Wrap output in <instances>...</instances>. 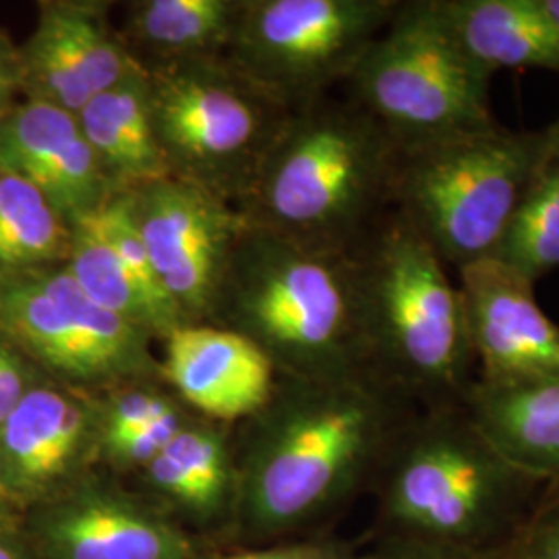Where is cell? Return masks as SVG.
I'll return each instance as SVG.
<instances>
[{
	"instance_id": "cell-31",
	"label": "cell",
	"mask_w": 559,
	"mask_h": 559,
	"mask_svg": "<svg viewBox=\"0 0 559 559\" xmlns=\"http://www.w3.org/2000/svg\"><path fill=\"white\" fill-rule=\"evenodd\" d=\"M359 559V558H357ZM360 559H477L471 554H464L459 549L441 547L425 540L408 539V537H394L388 545H383L380 551H376L369 558Z\"/></svg>"
},
{
	"instance_id": "cell-27",
	"label": "cell",
	"mask_w": 559,
	"mask_h": 559,
	"mask_svg": "<svg viewBox=\"0 0 559 559\" xmlns=\"http://www.w3.org/2000/svg\"><path fill=\"white\" fill-rule=\"evenodd\" d=\"M185 423L187 417L182 415L179 404H175L160 417L141 427L140 431L102 445L100 454L117 468H145L179 433Z\"/></svg>"
},
{
	"instance_id": "cell-32",
	"label": "cell",
	"mask_w": 559,
	"mask_h": 559,
	"mask_svg": "<svg viewBox=\"0 0 559 559\" xmlns=\"http://www.w3.org/2000/svg\"><path fill=\"white\" fill-rule=\"evenodd\" d=\"M21 512L17 506L11 500L4 483H2V475H0V533L4 535H17L20 531Z\"/></svg>"
},
{
	"instance_id": "cell-16",
	"label": "cell",
	"mask_w": 559,
	"mask_h": 559,
	"mask_svg": "<svg viewBox=\"0 0 559 559\" xmlns=\"http://www.w3.org/2000/svg\"><path fill=\"white\" fill-rule=\"evenodd\" d=\"M0 173L38 187L69 226L120 193L83 138L78 117L29 98L0 119Z\"/></svg>"
},
{
	"instance_id": "cell-2",
	"label": "cell",
	"mask_w": 559,
	"mask_h": 559,
	"mask_svg": "<svg viewBox=\"0 0 559 559\" xmlns=\"http://www.w3.org/2000/svg\"><path fill=\"white\" fill-rule=\"evenodd\" d=\"M203 323L251 340L284 378L371 373L357 251L311 249L247 221Z\"/></svg>"
},
{
	"instance_id": "cell-25",
	"label": "cell",
	"mask_w": 559,
	"mask_h": 559,
	"mask_svg": "<svg viewBox=\"0 0 559 559\" xmlns=\"http://www.w3.org/2000/svg\"><path fill=\"white\" fill-rule=\"evenodd\" d=\"M533 282L559 267V158L551 154L522 195L493 255Z\"/></svg>"
},
{
	"instance_id": "cell-35",
	"label": "cell",
	"mask_w": 559,
	"mask_h": 559,
	"mask_svg": "<svg viewBox=\"0 0 559 559\" xmlns=\"http://www.w3.org/2000/svg\"><path fill=\"white\" fill-rule=\"evenodd\" d=\"M547 133V140H549V150H551V154L554 156H558L559 158V124L556 122L549 131H545Z\"/></svg>"
},
{
	"instance_id": "cell-14",
	"label": "cell",
	"mask_w": 559,
	"mask_h": 559,
	"mask_svg": "<svg viewBox=\"0 0 559 559\" xmlns=\"http://www.w3.org/2000/svg\"><path fill=\"white\" fill-rule=\"evenodd\" d=\"M459 274L475 380L559 378V325L535 299V282L498 258L473 261Z\"/></svg>"
},
{
	"instance_id": "cell-7",
	"label": "cell",
	"mask_w": 559,
	"mask_h": 559,
	"mask_svg": "<svg viewBox=\"0 0 559 559\" xmlns=\"http://www.w3.org/2000/svg\"><path fill=\"white\" fill-rule=\"evenodd\" d=\"M489 81L460 52L431 0H411L399 2L346 87L399 150H411L496 127Z\"/></svg>"
},
{
	"instance_id": "cell-26",
	"label": "cell",
	"mask_w": 559,
	"mask_h": 559,
	"mask_svg": "<svg viewBox=\"0 0 559 559\" xmlns=\"http://www.w3.org/2000/svg\"><path fill=\"white\" fill-rule=\"evenodd\" d=\"M475 558L559 559V485L549 487V493L535 503L512 535Z\"/></svg>"
},
{
	"instance_id": "cell-37",
	"label": "cell",
	"mask_w": 559,
	"mask_h": 559,
	"mask_svg": "<svg viewBox=\"0 0 559 559\" xmlns=\"http://www.w3.org/2000/svg\"><path fill=\"white\" fill-rule=\"evenodd\" d=\"M0 278H2V276H0Z\"/></svg>"
},
{
	"instance_id": "cell-28",
	"label": "cell",
	"mask_w": 559,
	"mask_h": 559,
	"mask_svg": "<svg viewBox=\"0 0 559 559\" xmlns=\"http://www.w3.org/2000/svg\"><path fill=\"white\" fill-rule=\"evenodd\" d=\"M41 378L40 369L0 334V425Z\"/></svg>"
},
{
	"instance_id": "cell-33",
	"label": "cell",
	"mask_w": 559,
	"mask_h": 559,
	"mask_svg": "<svg viewBox=\"0 0 559 559\" xmlns=\"http://www.w3.org/2000/svg\"><path fill=\"white\" fill-rule=\"evenodd\" d=\"M0 559H32L17 535L0 533Z\"/></svg>"
},
{
	"instance_id": "cell-9",
	"label": "cell",
	"mask_w": 559,
	"mask_h": 559,
	"mask_svg": "<svg viewBox=\"0 0 559 559\" xmlns=\"http://www.w3.org/2000/svg\"><path fill=\"white\" fill-rule=\"evenodd\" d=\"M399 0H245L224 60L286 110L346 83Z\"/></svg>"
},
{
	"instance_id": "cell-4",
	"label": "cell",
	"mask_w": 559,
	"mask_h": 559,
	"mask_svg": "<svg viewBox=\"0 0 559 559\" xmlns=\"http://www.w3.org/2000/svg\"><path fill=\"white\" fill-rule=\"evenodd\" d=\"M383 468V514L394 537L471 556L512 535L549 487L503 459L462 404L408 420Z\"/></svg>"
},
{
	"instance_id": "cell-17",
	"label": "cell",
	"mask_w": 559,
	"mask_h": 559,
	"mask_svg": "<svg viewBox=\"0 0 559 559\" xmlns=\"http://www.w3.org/2000/svg\"><path fill=\"white\" fill-rule=\"evenodd\" d=\"M162 340L158 373L210 419L255 417L284 378L260 346L218 325L187 323Z\"/></svg>"
},
{
	"instance_id": "cell-23",
	"label": "cell",
	"mask_w": 559,
	"mask_h": 559,
	"mask_svg": "<svg viewBox=\"0 0 559 559\" xmlns=\"http://www.w3.org/2000/svg\"><path fill=\"white\" fill-rule=\"evenodd\" d=\"M145 477L162 498L191 514L214 516L233 491L235 466L222 431L187 420L145 466Z\"/></svg>"
},
{
	"instance_id": "cell-5",
	"label": "cell",
	"mask_w": 559,
	"mask_h": 559,
	"mask_svg": "<svg viewBox=\"0 0 559 559\" xmlns=\"http://www.w3.org/2000/svg\"><path fill=\"white\" fill-rule=\"evenodd\" d=\"M371 373L425 408L462 404L475 381L459 286L394 207L357 249Z\"/></svg>"
},
{
	"instance_id": "cell-18",
	"label": "cell",
	"mask_w": 559,
	"mask_h": 559,
	"mask_svg": "<svg viewBox=\"0 0 559 559\" xmlns=\"http://www.w3.org/2000/svg\"><path fill=\"white\" fill-rule=\"evenodd\" d=\"M462 406L512 466L549 487L559 485V378L475 380Z\"/></svg>"
},
{
	"instance_id": "cell-15",
	"label": "cell",
	"mask_w": 559,
	"mask_h": 559,
	"mask_svg": "<svg viewBox=\"0 0 559 559\" xmlns=\"http://www.w3.org/2000/svg\"><path fill=\"white\" fill-rule=\"evenodd\" d=\"M44 559H191L189 537L119 489L83 479L34 510Z\"/></svg>"
},
{
	"instance_id": "cell-1",
	"label": "cell",
	"mask_w": 559,
	"mask_h": 559,
	"mask_svg": "<svg viewBox=\"0 0 559 559\" xmlns=\"http://www.w3.org/2000/svg\"><path fill=\"white\" fill-rule=\"evenodd\" d=\"M411 400L371 373L282 378L253 419L242 464V508L253 528L282 533L344 498L413 417Z\"/></svg>"
},
{
	"instance_id": "cell-36",
	"label": "cell",
	"mask_w": 559,
	"mask_h": 559,
	"mask_svg": "<svg viewBox=\"0 0 559 559\" xmlns=\"http://www.w3.org/2000/svg\"><path fill=\"white\" fill-rule=\"evenodd\" d=\"M558 124H559V120H558Z\"/></svg>"
},
{
	"instance_id": "cell-29",
	"label": "cell",
	"mask_w": 559,
	"mask_h": 559,
	"mask_svg": "<svg viewBox=\"0 0 559 559\" xmlns=\"http://www.w3.org/2000/svg\"><path fill=\"white\" fill-rule=\"evenodd\" d=\"M222 559H357L350 556L346 547L338 543L328 540H313V543H295V545H280L261 551H247Z\"/></svg>"
},
{
	"instance_id": "cell-21",
	"label": "cell",
	"mask_w": 559,
	"mask_h": 559,
	"mask_svg": "<svg viewBox=\"0 0 559 559\" xmlns=\"http://www.w3.org/2000/svg\"><path fill=\"white\" fill-rule=\"evenodd\" d=\"M78 120L117 191L170 177L154 129L145 69L87 102Z\"/></svg>"
},
{
	"instance_id": "cell-19",
	"label": "cell",
	"mask_w": 559,
	"mask_h": 559,
	"mask_svg": "<svg viewBox=\"0 0 559 559\" xmlns=\"http://www.w3.org/2000/svg\"><path fill=\"white\" fill-rule=\"evenodd\" d=\"M460 52L493 78L501 69L559 73V44L540 0H431Z\"/></svg>"
},
{
	"instance_id": "cell-6",
	"label": "cell",
	"mask_w": 559,
	"mask_h": 559,
	"mask_svg": "<svg viewBox=\"0 0 559 559\" xmlns=\"http://www.w3.org/2000/svg\"><path fill=\"white\" fill-rule=\"evenodd\" d=\"M549 158L547 133L500 124L400 150L392 207L456 270L493 258Z\"/></svg>"
},
{
	"instance_id": "cell-34",
	"label": "cell",
	"mask_w": 559,
	"mask_h": 559,
	"mask_svg": "<svg viewBox=\"0 0 559 559\" xmlns=\"http://www.w3.org/2000/svg\"><path fill=\"white\" fill-rule=\"evenodd\" d=\"M540 4H543L547 17L551 21V27L556 32V38H558L559 44V0H540Z\"/></svg>"
},
{
	"instance_id": "cell-24",
	"label": "cell",
	"mask_w": 559,
	"mask_h": 559,
	"mask_svg": "<svg viewBox=\"0 0 559 559\" xmlns=\"http://www.w3.org/2000/svg\"><path fill=\"white\" fill-rule=\"evenodd\" d=\"M73 230L38 187L0 173V276L64 265Z\"/></svg>"
},
{
	"instance_id": "cell-12",
	"label": "cell",
	"mask_w": 559,
	"mask_h": 559,
	"mask_svg": "<svg viewBox=\"0 0 559 559\" xmlns=\"http://www.w3.org/2000/svg\"><path fill=\"white\" fill-rule=\"evenodd\" d=\"M100 456V399L41 378L0 425V475L21 514L59 498Z\"/></svg>"
},
{
	"instance_id": "cell-22",
	"label": "cell",
	"mask_w": 559,
	"mask_h": 559,
	"mask_svg": "<svg viewBox=\"0 0 559 559\" xmlns=\"http://www.w3.org/2000/svg\"><path fill=\"white\" fill-rule=\"evenodd\" d=\"M71 230V253L64 265L81 290L102 309L145 330L152 338H166L173 330L189 323L180 311L145 293L108 245L96 214L73 224Z\"/></svg>"
},
{
	"instance_id": "cell-30",
	"label": "cell",
	"mask_w": 559,
	"mask_h": 559,
	"mask_svg": "<svg viewBox=\"0 0 559 559\" xmlns=\"http://www.w3.org/2000/svg\"><path fill=\"white\" fill-rule=\"evenodd\" d=\"M20 94L25 96L20 46L0 34V119L17 106Z\"/></svg>"
},
{
	"instance_id": "cell-3",
	"label": "cell",
	"mask_w": 559,
	"mask_h": 559,
	"mask_svg": "<svg viewBox=\"0 0 559 559\" xmlns=\"http://www.w3.org/2000/svg\"><path fill=\"white\" fill-rule=\"evenodd\" d=\"M399 145L350 100L288 112L265 150L245 218L330 253H355L392 210Z\"/></svg>"
},
{
	"instance_id": "cell-20",
	"label": "cell",
	"mask_w": 559,
	"mask_h": 559,
	"mask_svg": "<svg viewBox=\"0 0 559 559\" xmlns=\"http://www.w3.org/2000/svg\"><path fill=\"white\" fill-rule=\"evenodd\" d=\"M245 0H133L124 4L120 38L143 69L222 59Z\"/></svg>"
},
{
	"instance_id": "cell-8",
	"label": "cell",
	"mask_w": 559,
	"mask_h": 559,
	"mask_svg": "<svg viewBox=\"0 0 559 559\" xmlns=\"http://www.w3.org/2000/svg\"><path fill=\"white\" fill-rule=\"evenodd\" d=\"M150 106L170 177L239 207L290 110L222 59L150 67Z\"/></svg>"
},
{
	"instance_id": "cell-10",
	"label": "cell",
	"mask_w": 559,
	"mask_h": 559,
	"mask_svg": "<svg viewBox=\"0 0 559 559\" xmlns=\"http://www.w3.org/2000/svg\"><path fill=\"white\" fill-rule=\"evenodd\" d=\"M0 334L52 380L81 390L158 373L154 338L90 299L67 265L0 278Z\"/></svg>"
},
{
	"instance_id": "cell-11",
	"label": "cell",
	"mask_w": 559,
	"mask_h": 559,
	"mask_svg": "<svg viewBox=\"0 0 559 559\" xmlns=\"http://www.w3.org/2000/svg\"><path fill=\"white\" fill-rule=\"evenodd\" d=\"M164 293L189 323H203L247 218L193 182L164 177L127 191Z\"/></svg>"
},
{
	"instance_id": "cell-13",
	"label": "cell",
	"mask_w": 559,
	"mask_h": 559,
	"mask_svg": "<svg viewBox=\"0 0 559 559\" xmlns=\"http://www.w3.org/2000/svg\"><path fill=\"white\" fill-rule=\"evenodd\" d=\"M112 2L50 0L20 46L23 90L29 100L80 115L87 102L143 71L110 23Z\"/></svg>"
}]
</instances>
